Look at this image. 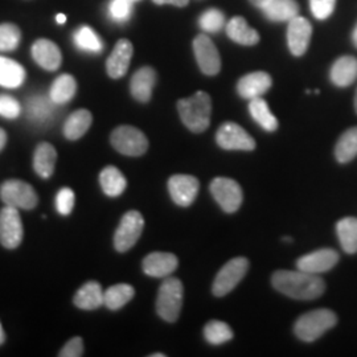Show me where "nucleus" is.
Returning a JSON list of instances; mask_svg holds the SVG:
<instances>
[{
    "mask_svg": "<svg viewBox=\"0 0 357 357\" xmlns=\"http://www.w3.org/2000/svg\"><path fill=\"white\" fill-rule=\"evenodd\" d=\"M100 184L103 193L109 197H118L128 188V180L114 166L103 168L100 174Z\"/></svg>",
    "mask_w": 357,
    "mask_h": 357,
    "instance_id": "cd10ccee",
    "label": "nucleus"
},
{
    "mask_svg": "<svg viewBox=\"0 0 357 357\" xmlns=\"http://www.w3.org/2000/svg\"><path fill=\"white\" fill-rule=\"evenodd\" d=\"M253 6L255 7H258V8H262L266 3H268V0H249Z\"/></svg>",
    "mask_w": 357,
    "mask_h": 357,
    "instance_id": "49530a36",
    "label": "nucleus"
},
{
    "mask_svg": "<svg viewBox=\"0 0 357 357\" xmlns=\"http://www.w3.org/2000/svg\"><path fill=\"white\" fill-rule=\"evenodd\" d=\"M339 259L340 255L336 250L324 248L301 257L296 261V268L310 274L319 275L321 273H327L335 268Z\"/></svg>",
    "mask_w": 357,
    "mask_h": 357,
    "instance_id": "ddd939ff",
    "label": "nucleus"
},
{
    "mask_svg": "<svg viewBox=\"0 0 357 357\" xmlns=\"http://www.w3.org/2000/svg\"><path fill=\"white\" fill-rule=\"evenodd\" d=\"M53 105L51 98H45V97H32L28 100L26 102V113L28 116L38 123H44L47 121L51 119L53 114Z\"/></svg>",
    "mask_w": 357,
    "mask_h": 357,
    "instance_id": "72a5a7b5",
    "label": "nucleus"
},
{
    "mask_svg": "<svg viewBox=\"0 0 357 357\" xmlns=\"http://www.w3.org/2000/svg\"><path fill=\"white\" fill-rule=\"evenodd\" d=\"M93 122V115L86 109H79L68 116L65 121L64 135L69 141H78L82 138Z\"/></svg>",
    "mask_w": 357,
    "mask_h": 357,
    "instance_id": "a878e982",
    "label": "nucleus"
},
{
    "mask_svg": "<svg viewBox=\"0 0 357 357\" xmlns=\"http://www.w3.org/2000/svg\"><path fill=\"white\" fill-rule=\"evenodd\" d=\"M224 26H225V15L217 8L206 10L200 16V26L205 32L216 33L220 32Z\"/></svg>",
    "mask_w": 357,
    "mask_h": 357,
    "instance_id": "4c0bfd02",
    "label": "nucleus"
},
{
    "mask_svg": "<svg viewBox=\"0 0 357 357\" xmlns=\"http://www.w3.org/2000/svg\"><path fill=\"white\" fill-rule=\"evenodd\" d=\"M131 1H141V0H131Z\"/></svg>",
    "mask_w": 357,
    "mask_h": 357,
    "instance_id": "5fc2aeb1",
    "label": "nucleus"
},
{
    "mask_svg": "<svg viewBox=\"0 0 357 357\" xmlns=\"http://www.w3.org/2000/svg\"><path fill=\"white\" fill-rule=\"evenodd\" d=\"M227 35L234 43L246 45V47L255 45L259 41L258 32L252 26H249L248 22L241 16H236L230 19V22L227 24Z\"/></svg>",
    "mask_w": 357,
    "mask_h": 357,
    "instance_id": "393cba45",
    "label": "nucleus"
},
{
    "mask_svg": "<svg viewBox=\"0 0 357 357\" xmlns=\"http://www.w3.org/2000/svg\"><path fill=\"white\" fill-rule=\"evenodd\" d=\"M166 355H163V354H155V355H151V357H165Z\"/></svg>",
    "mask_w": 357,
    "mask_h": 357,
    "instance_id": "603ef678",
    "label": "nucleus"
},
{
    "mask_svg": "<svg viewBox=\"0 0 357 357\" xmlns=\"http://www.w3.org/2000/svg\"><path fill=\"white\" fill-rule=\"evenodd\" d=\"M211 193L221 209L227 213H234L243 204V195L240 184L228 178H216L211 183Z\"/></svg>",
    "mask_w": 357,
    "mask_h": 357,
    "instance_id": "1a4fd4ad",
    "label": "nucleus"
},
{
    "mask_svg": "<svg viewBox=\"0 0 357 357\" xmlns=\"http://www.w3.org/2000/svg\"><path fill=\"white\" fill-rule=\"evenodd\" d=\"M4 342H6V333H4V330H3L1 323H0V345L4 344Z\"/></svg>",
    "mask_w": 357,
    "mask_h": 357,
    "instance_id": "09e8293b",
    "label": "nucleus"
},
{
    "mask_svg": "<svg viewBox=\"0 0 357 357\" xmlns=\"http://www.w3.org/2000/svg\"><path fill=\"white\" fill-rule=\"evenodd\" d=\"M103 294L105 291L98 282L90 281L78 289L73 302L81 310H97L103 306Z\"/></svg>",
    "mask_w": 357,
    "mask_h": 357,
    "instance_id": "4be33fe9",
    "label": "nucleus"
},
{
    "mask_svg": "<svg viewBox=\"0 0 357 357\" xmlns=\"http://www.w3.org/2000/svg\"><path fill=\"white\" fill-rule=\"evenodd\" d=\"M75 202H76L75 192L70 188H61L57 192V196H56V209L60 215L68 216L72 213L75 208Z\"/></svg>",
    "mask_w": 357,
    "mask_h": 357,
    "instance_id": "58836bf2",
    "label": "nucleus"
},
{
    "mask_svg": "<svg viewBox=\"0 0 357 357\" xmlns=\"http://www.w3.org/2000/svg\"><path fill=\"white\" fill-rule=\"evenodd\" d=\"M336 0H310L311 13L318 20H326L335 10Z\"/></svg>",
    "mask_w": 357,
    "mask_h": 357,
    "instance_id": "79ce46f5",
    "label": "nucleus"
},
{
    "mask_svg": "<svg viewBox=\"0 0 357 357\" xmlns=\"http://www.w3.org/2000/svg\"><path fill=\"white\" fill-rule=\"evenodd\" d=\"M271 283L277 291L298 301H312L319 298L326 290V283L319 275L298 271L278 270L273 274Z\"/></svg>",
    "mask_w": 357,
    "mask_h": 357,
    "instance_id": "f257e3e1",
    "label": "nucleus"
},
{
    "mask_svg": "<svg viewBox=\"0 0 357 357\" xmlns=\"http://www.w3.org/2000/svg\"><path fill=\"white\" fill-rule=\"evenodd\" d=\"M311 35H312V26L305 17L296 16L293 20L289 22L287 44H289V50L295 57H301L306 53L310 45Z\"/></svg>",
    "mask_w": 357,
    "mask_h": 357,
    "instance_id": "2eb2a0df",
    "label": "nucleus"
},
{
    "mask_svg": "<svg viewBox=\"0 0 357 357\" xmlns=\"http://www.w3.org/2000/svg\"><path fill=\"white\" fill-rule=\"evenodd\" d=\"M204 337L209 344L221 345L233 339V331L227 323L221 320H211L204 327Z\"/></svg>",
    "mask_w": 357,
    "mask_h": 357,
    "instance_id": "f704fd0d",
    "label": "nucleus"
},
{
    "mask_svg": "<svg viewBox=\"0 0 357 357\" xmlns=\"http://www.w3.org/2000/svg\"><path fill=\"white\" fill-rule=\"evenodd\" d=\"M193 52L200 70L206 76H216L221 70V57L213 41L204 33L193 40Z\"/></svg>",
    "mask_w": 357,
    "mask_h": 357,
    "instance_id": "f8f14e48",
    "label": "nucleus"
},
{
    "mask_svg": "<svg viewBox=\"0 0 357 357\" xmlns=\"http://www.w3.org/2000/svg\"><path fill=\"white\" fill-rule=\"evenodd\" d=\"M183 283L178 278H166L160 284L158 299H156V312L158 315L168 323L176 321L183 307Z\"/></svg>",
    "mask_w": 357,
    "mask_h": 357,
    "instance_id": "20e7f679",
    "label": "nucleus"
},
{
    "mask_svg": "<svg viewBox=\"0 0 357 357\" xmlns=\"http://www.w3.org/2000/svg\"><path fill=\"white\" fill-rule=\"evenodd\" d=\"M56 20H57V23H59V24H65V22H66V16H65L64 13H59V15L56 16Z\"/></svg>",
    "mask_w": 357,
    "mask_h": 357,
    "instance_id": "de8ad7c7",
    "label": "nucleus"
},
{
    "mask_svg": "<svg viewBox=\"0 0 357 357\" xmlns=\"http://www.w3.org/2000/svg\"><path fill=\"white\" fill-rule=\"evenodd\" d=\"M23 241V222L19 209L6 205L0 211V243L6 249H16Z\"/></svg>",
    "mask_w": 357,
    "mask_h": 357,
    "instance_id": "9b49d317",
    "label": "nucleus"
},
{
    "mask_svg": "<svg viewBox=\"0 0 357 357\" xmlns=\"http://www.w3.org/2000/svg\"><path fill=\"white\" fill-rule=\"evenodd\" d=\"M132 3L131 0H112L109 4V13L114 19L115 22L123 23L126 22L131 11H132Z\"/></svg>",
    "mask_w": 357,
    "mask_h": 357,
    "instance_id": "ea45409f",
    "label": "nucleus"
},
{
    "mask_svg": "<svg viewBox=\"0 0 357 357\" xmlns=\"http://www.w3.org/2000/svg\"><path fill=\"white\" fill-rule=\"evenodd\" d=\"M357 156V128H348L335 147V158L339 163H348Z\"/></svg>",
    "mask_w": 357,
    "mask_h": 357,
    "instance_id": "473e14b6",
    "label": "nucleus"
},
{
    "mask_svg": "<svg viewBox=\"0 0 357 357\" xmlns=\"http://www.w3.org/2000/svg\"><path fill=\"white\" fill-rule=\"evenodd\" d=\"M273 79L266 72H253L241 77L237 84V93L245 100L262 97L271 88Z\"/></svg>",
    "mask_w": 357,
    "mask_h": 357,
    "instance_id": "6ab92c4d",
    "label": "nucleus"
},
{
    "mask_svg": "<svg viewBox=\"0 0 357 357\" xmlns=\"http://www.w3.org/2000/svg\"><path fill=\"white\" fill-rule=\"evenodd\" d=\"M178 257L172 253L155 252L143 259V271L153 278H167L178 268Z\"/></svg>",
    "mask_w": 357,
    "mask_h": 357,
    "instance_id": "a211bd4d",
    "label": "nucleus"
},
{
    "mask_svg": "<svg viewBox=\"0 0 357 357\" xmlns=\"http://www.w3.org/2000/svg\"><path fill=\"white\" fill-rule=\"evenodd\" d=\"M249 268V261L243 257H237L230 259L227 265H224L216 275L213 282L212 291L221 298L229 294L240 282L243 281L245 274Z\"/></svg>",
    "mask_w": 357,
    "mask_h": 357,
    "instance_id": "6e6552de",
    "label": "nucleus"
},
{
    "mask_svg": "<svg viewBox=\"0 0 357 357\" xmlns=\"http://www.w3.org/2000/svg\"><path fill=\"white\" fill-rule=\"evenodd\" d=\"M22 40L20 28L13 23L0 24V52H13Z\"/></svg>",
    "mask_w": 357,
    "mask_h": 357,
    "instance_id": "e433bc0d",
    "label": "nucleus"
},
{
    "mask_svg": "<svg viewBox=\"0 0 357 357\" xmlns=\"http://www.w3.org/2000/svg\"><path fill=\"white\" fill-rule=\"evenodd\" d=\"M355 110H356V113H357V90H356V94H355Z\"/></svg>",
    "mask_w": 357,
    "mask_h": 357,
    "instance_id": "864d4df0",
    "label": "nucleus"
},
{
    "mask_svg": "<svg viewBox=\"0 0 357 357\" xmlns=\"http://www.w3.org/2000/svg\"><path fill=\"white\" fill-rule=\"evenodd\" d=\"M178 112L188 130L192 132H203L211 125V97L205 91H196L191 97L178 101Z\"/></svg>",
    "mask_w": 357,
    "mask_h": 357,
    "instance_id": "f03ea898",
    "label": "nucleus"
},
{
    "mask_svg": "<svg viewBox=\"0 0 357 357\" xmlns=\"http://www.w3.org/2000/svg\"><path fill=\"white\" fill-rule=\"evenodd\" d=\"M112 146L126 156H142L149 149V139L139 128L132 126H119L110 137Z\"/></svg>",
    "mask_w": 357,
    "mask_h": 357,
    "instance_id": "423d86ee",
    "label": "nucleus"
},
{
    "mask_svg": "<svg viewBox=\"0 0 357 357\" xmlns=\"http://www.w3.org/2000/svg\"><path fill=\"white\" fill-rule=\"evenodd\" d=\"M352 41H354V44H355V47L357 48V24L355 26V29H354V32H352Z\"/></svg>",
    "mask_w": 357,
    "mask_h": 357,
    "instance_id": "8fccbe9b",
    "label": "nucleus"
},
{
    "mask_svg": "<svg viewBox=\"0 0 357 357\" xmlns=\"http://www.w3.org/2000/svg\"><path fill=\"white\" fill-rule=\"evenodd\" d=\"M132 53L134 47L131 41L128 38H121L106 61V72L109 77L118 79L125 76L128 73Z\"/></svg>",
    "mask_w": 357,
    "mask_h": 357,
    "instance_id": "f3484780",
    "label": "nucleus"
},
{
    "mask_svg": "<svg viewBox=\"0 0 357 357\" xmlns=\"http://www.w3.org/2000/svg\"><path fill=\"white\" fill-rule=\"evenodd\" d=\"M75 43L82 51L101 53L103 50L102 40L90 26H81L79 29H77L75 33Z\"/></svg>",
    "mask_w": 357,
    "mask_h": 357,
    "instance_id": "c9c22d12",
    "label": "nucleus"
},
{
    "mask_svg": "<svg viewBox=\"0 0 357 357\" xmlns=\"http://www.w3.org/2000/svg\"><path fill=\"white\" fill-rule=\"evenodd\" d=\"M249 112L252 118L255 122L266 131H275L278 128V119L275 118V115L270 112L268 102L258 97L255 100H250L249 103Z\"/></svg>",
    "mask_w": 357,
    "mask_h": 357,
    "instance_id": "2f4dec72",
    "label": "nucleus"
},
{
    "mask_svg": "<svg viewBox=\"0 0 357 357\" xmlns=\"http://www.w3.org/2000/svg\"><path fill=\"white\" fill-rule=\"evenodd\" d=\"M77 91V82L75 77L65 73L57 77L50 90V98L54 105H65L69 102Z\"/></svg>",
    "mask_w": 357,
    "mask_h": 357,
    "instance_id": "c85d7f7f",
    "label": "nucleus"
},
{
    "mask_svg": "<svg viewBox=\"0 0 357 357\" xmlns=\"http://www.w3.org/2000/svg\"><path fill=\"white\" fill-rule=\"evenodd\" d=\"M336 323L337 317L332 310L319 308L298 318L294 326V332L302 342L312 343L333 328Z\"/></svg>",
    "mask_w": 357,
    "mask_h": 357,
    "instance_id": "7ed1b4c3",
    "label": "nucleus"
},
{
    "mask_svg": "<svg viewBox=\"0 0 357 357\" xmlns=\"http://www.w3.org/2000/svg\"><path fill=\"white\" fill-rule=\"evenodd\" d=\"M216 142L221 149L228 151H253L255 149V139L234 122H225L218 128Z\"/></svg>",
    "mask_w": 357,
    "mask_h": 357,
    "instance_id": "9d476101",
    "label": "nucleus"
},
{
    "mask_svg": "<svg viewBox=\"0 0 357 357\" xmlns=\"http://www.w3.org/2000/svg\"><path fill=\"white\" fill-rule=\"evenodd\" d=\"M153 1L158 6L171 4V6H175V7H185L190 3V0H153Z\"/></svg>",
    "mask_w": 357,
    "mask_h": 357,
    "instance_id": "c03bdc74",
    "label": "nucleus"
},
{
    "mask_svg": "<svg viewBox=\"0 0 357 357\" xmlns=\"http://www.w3.org/2000/svg\"><path fill=\"white\" fill-rule=\"evenodd\" d=\"M32 57L38 66L45 70L54 72L63 63V54L56 43L48 38H38L32 45Z\"/></svg>",
    "mask_w": 357,
    "mask_h": 357,
    "instance_id": "dca6fc26",
    "label": "nucleus"
},
{
    "mask_svg": "<svg viewBox=\"0 0 357 357\" xmlns=\"http://www.w3.org/2000/svg\"><path fill=\"white\" fill-rule=\"evenodd\" d=\"M26 70L15 60L0 56V86L16 89L23 85Z\"/></svg>",
    "mask_w": 357,
    "mask_h": 357,
    "instance_id": "bb28decb",
    "label": "nucleus"
},
{
    "mask_svg": "<svg viewBox=\"0 0 357 357\" xmlns=\"http://www.w3.org/2000/svg\"><path fill=\"white\" fill-rule=\"evenodd\" d=\"M282 241H284V243H291V241H293V238H291V237H283V238H282Z\"/></svg>",
    "mask_w": 357,
    "mask_h": 357,
    "instance_id": "3c124183",
    "label": "nucleus"
},
{
    "mask_svg": "<svg viewBox=\"0 0 357 357\" xmlns=\"http://www.w3.org/2000/svg\"><path fill=\"white\" fill-rule=\"evenodd\" d=\"M84 355V342L81 337L70 339L60 351V357H79Z\"/></svg>",
    "mask_w": 357,
    "mask_h": 357,
    "instance_id": "37998d69",
    "label": "nucleus"
},
{
    "mask_svg": "<svg viewBox=\"0 0 357 357\" xmlns=\"http://www.w3.org/2000/svg\"><path fill=\"white\" fill-rule=\"evenodd\" d=\"M135 290L132 286L126 283H119L109 287L103 294V306L107 307L112 311H116L123 306H126L128 302L134 298Z\"/></svg>",
    "mask_w": 357,
    "mask_h": 357,
    "instance_id": "7c9ffc66",
    "label": "nucleus"
},
{
    "mask_svg": "<svg viewBox=\"0 0 357 357\" xmlns=\"http://www.w3.org/2000/svg\"><path fill=\"white\" fill-rule=\"evenodd\" d=\"M156 84V72L151 66H143L134 73L130 81L131 96L138 102L147 103L153 97V90Z\"/></svg>",
    "mask_w": 357,
    "mask_h": 357,
    "instance_id": "aec40b11",
    "label": "nucleus"
},
{
    "mask_svg": "<svg viewBox=\"0 0 357 357\" xmlns=\"http://www.w3.org/2000/svg\"><path fill=\"white\" fill-rule=\"evenodd\" d=\"M6 143H7V134L3 128H0V151L4 149Z\"/></svg>",
    "mask_w": 357,
    "mask_h": 357,
    "instance_id": "a18cd8bd",
    "label": "nucleus"
},
{
    "mask_svg": "<svg viewBox=\"0 0 357 357\" xmlns=\"http://www.w3.org/2000/svg\"><path fill=\"white\" fill-rule=\"evenodd\" d=\"M22 113L20 103L11 96L0 94V116L7 119H15Z\"/></svg>",
    "mask_w": 357,
    "mask_h": 357,
    "instance_id": "a19ab883",
    "label": "nucleus"
},
{
    "mask_svg": "<svg viewBox=\"0 0 357 357\" xmlns=\"http://www.w3.org/2000/svg\"><path fill=\"white\" fill-rule=\"evenodd\" d=\"M332 84L337 88H347L357 79V59L354 56H342L330 70Z\"/></svg>",
    "mask_w": 357,
    "mask_h": 357,
    "instance_id": "412c9836",
    "label": "nucleus"
},
{
    "mask_svg": "<svg viewBox=\"0 0 357 357\" xmlns=\"http://www.w3.org/2000/svg\"><path fill=\"white\" fill-rule=\"evenodd\" d=\"M199 188V180L191 175H174L168 180V191L178 206H190L195 202Z\"/></svg>",
    "mask_w": 357,
    "mask_h": 357,
    "instance_id": "4468645a",
    "label": "nucleus"
},
{
    "mask_svg": "<svg viewBox=\"0 0 357 357\" xmlns=\"http://www.w3.org/2000/svg\"><path fill=\"white\" fill-rule=\"evenodd\" d=\"M144 228V218L138 211L125 213L115 230L114 246L119 253L128 252L141 238Z\"/></svg>",
    "mask_w": 357,
    "mask_h": 357,
    "instance_id": "0eeeda50",
    "label": "nucleus"
},
{
    "mask_svg": "<svg viewBox=\"0 0 357 357\" xmlns=\"http://www.w3.org/2000/svg\"><path fill=\"white\" fill-rule=\"evenodd\" d=\"M0 199L8 206L31 211L38 203V193L23 180H7L0 187Z\"/></svg>",
    "mask_w": 357,
    "mask_h": 357,
    "instance_id": "39448f33",
    "label": "nucleus"
},
{
    "mask_svg": "<svg viewBox=\"0 0 357 357\" xmlns=\"http://www.w3.org/2000/svg\"><path fill=\"white\" fill-rule=\"evenodd\" d=\"M336 233L347 255L357 253V218L344 217L336 224Z\"/></svg>",
    "mask_w": 357,
    "mask_h": 357,
    "instance_id": "c756f323",
    "label": "nucleus"
},
{
    "mask_svg": "<svg viewBox=\"0 0 357 357\" xmlns=\"http://www.w3.org/2000/svg\"><path fill=\"white\" fill-rule=\"evenodd\" d=\"M271 22H290L299 13L296 0H268L261 8Z\"/></svg>",
    "mask_w": 357,
    "mask_h": 357,
    "instance_id": "5701e85b",
    "label": "nucleus"
},
{
    "mask_svg": "<svg viewBox=\"0 0 357 357\" xmlns=\"http://www.w3.org/2000/svg\"><path fill=\"white\" fill-rule=\"evenodd\" d=\"M57 162L56 149L50 143H40L33 155V168L40 178H50Z\"/></svg>",
    "mask_w": 357,
    "mask_h": 357,
    "instance_id": "b1692460",
    "label": "nucleus"
}]
</instances>
